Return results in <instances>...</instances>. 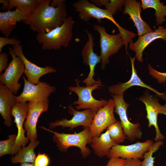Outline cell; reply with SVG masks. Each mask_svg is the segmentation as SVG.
Wrapping results in <instances>:
<instances>
[{
	"instance_id": "obj_1",
	"label": "cell",
	"mask_w": 166,
	"mask_h": 166,
	"mask_svg": "<svg viewBox=\"0 0 166 166\" xmlns=\"http://www.w3.org/2000/svg\"><path fill=\"white\" fill-rule=\"evenodd\" d=\"M51 0H43L33 12L23 21L38 34L47 33L61 26L67 18L65 2L55 8L50 5Z\"/></svg>"
},
{
	"instance_id": "obj_2",
	"label": "cell",
	"mask_w": 166,
	"mask_h": 166,
	"mask_svg": "<svg viewBox=\"0 0 166 166\" xmlns=\"http://www.w3.org/2000/svg\"><path fill=\"white\" fill-rule=\"evenodd\" d=\"M75 24L73 17L70 16L65 19L60 26L47 33L38 34L36 40L42 44L43 50L58 49L61 47H67L73 36V26Z\"/></svg>"
},
{
	"instance_id": "obj_3",
	"label": "cell",
	"mask_w": 166,
	"mask_h": 166,
	"mask_svg": "<svg viewBox=\"0 0 166 166\" xmlns=\"http://www.w3.org/2000/svg\"><path fill=\"white\" fill-rule=\"evenodd\" d=\"M41 128L53 134V140L61 152H66L69 147L75 146L80 148L83 158H86L90 154L91 151L86 147L87 144H90L91 143L89 127H86L82 131L75 134L59 133L44 127Z\"/></svg>"
},
{
	"instance_id": "obj_4",
	"label": "cell",
	"mask_w": 166,
	"mask_h": 166,
	"mask_svg": "<svg viewBox=\"0 0 166 166\" xmlns=\"http://www.w3.org/2000/svg\"><path fill=\"white\" fill-rule=\"evenodd\" d=\"M93 29L100 35L101 68L104 69L106 65L109 63V57L117 53L123 46L125 45L124 42L119 33L114 35L109 34L107 33L103 26L95 24L93 26Z\"/></svg>"
},
{
	"instance_id": "obj_5",
	"label": "cell",
	"mask_w": 166,
	"mask_h": 166,
	"mask_svg": "<svg viewBox=\"0 0 166 166\" xmlns=\"http://www.w3.org/2000/svg\"><path fill=\"white\" fill-rule=\"evenodd\" d=\"M79 84V81H77L76 86L68 88L69 91L75 93L78 97V100L73 104L77 105L76 106L77 109H90L97 112L107 104L108 101L103 99L97 100L94 98L92 94L94 90L102 88L100 86H103V85H96L84 87L80 86Z\"/></svg>"
},
{
	"instance_id": "obj_6",
	"label": "cell",
	"mask_w": 166,
	"mask_h": 166,
	"mask_svg": "<svg viewBox=\"0 0 166 166\" xmlns=\"http://www.w3.org/2000/svg\"><path fill=\"white\" fill-rule=\"evenodd\" d=\"M8 49L10 51L9 53L11 56L12 59L5 72L1 74L0 81L15 95L21 87L18 81L24 72L25 65L20 57L15 56L13 53L12 48L10 47Z\"/></svg>"
},
{
	"instance_id": "obj_7",
	"label": "cell",
	"mask_w": 166,
	"mask_h": 166,
	"mask_svg": "<svg viewBox=\"0 0 166 166\" xmlns=\"http://www.w3.org/2000/svg\"><path fill=\"white\" fill-rule=\"evenodd\" d=\"M24 86L22 93L15 97L17 102L26 103L27 101H47L51 94L56 90L55 87L47 82H40L36 84H32L23 76Z\"/></svg>"
},
{
	"instance_id": "obj_8",
	"label": "cell",
	"mask_w": 166,
	"mask_h": 166,
	"mask_svg": "<svg viewBox=\"0 0 166 166\" xmlns=\"http://www.w3.org/2000/svg\"><path fill=\"white\" fill-rule=\"evenodd\" d=\"M112 97L115 104L114 112L119 117L126 137L131 142L141 138L140 124L131 123L128 119L127 110L129 104L124 101L123 94H113Z\"/></svg>"
},
{
	"instance_id": "obj_9",
	"label": "cell",
	"mask_w": 166,
	"mask_h": 166,
	"mask_svg": "<svg viewBox=\"0 0 166 166\" xmlns=\"http://www.w3.org/2000/svg\"><path fill=\"white\" fill-rule=\"evenodd\" d=\"M68 112L73 117L69 120L66 118L61 120H58L49 124V128L53 129L57 126H61L62 128H69V130L79 126H82L84 128L90 127L94 116L97 111L90 109H86L82 111H78L74 109L70 104L68 107Z\"/></svg>"
},
{
	"instance_id": "obj_10",
	"label": "cell",
	"mask_w": 166,
	"mask_h": 166,
	"mask_svg": "<svg viewBox=\"0 0 166 166\" xmlns=\"http://www.w3.org/2000/svg\"><path fill=\"white\" fill-rule=\"evenodd\" d=\"M115 105L114 100L109 99L107 104L95 113L89 127L91 137H99L105 129L117 121L114 114Z\"/></svg>"
},
{
	"instance_id": "obj_11",
	"label": "cell",
	"mask_w": 166,
	"mask_h": 166,
	"mask_svg": "<svg viewBox=\"0 0 166 166\" xmlns=\"http://www.w3.org/2000/svg\"><path fill=\"white\" fill-rule=\"evenodd\" d=\"M154 141L148 140L144 142H137L129 145L116 144L109 150L106 156L109 159L118 157L124 159H142L144 154L152 147Z\"/></svg>"
},
{
	"instance_id": "obj_12",
	"label": "cell",
	"mask_w": 166,
	"mask_h": 166,
	"mask_svg": "<svg viewBox=\"0 0 166 166\" xmlns=\"http://www.w3.org/2000/svg\"><path fill=\"white\" fill-rule=\"evenodd\" d=\"M76 12L78 13L80 19L88 22L91 18L96 19L101 23V19H107L111 20L116 26L118 24L113 16L107 10L99 8L87 0H78L72 4Z\"/></svg>"
},
{
	"instance_id": "obj_13",
	"label": "cell",
	"mask_w": 166,
	"mask_h": 166,
	"mask_svg": "<svg viewBox=\"0 0 166 166\" xmlns=\"http://www.w3.org/2000/svg\"><path fill=\"white\" fill-rule=\"evenodd\" d=\"M49 101H30L28 103V111L24 127L26 132V137L29 140H37L36 125L41 114L47 111Z\"/></svg>"
},
{
	"instance_id": "obj_14",
	"label": "cell",
	"mask_w": 166,
	"mask_h": 166,
	"mask_svg": "<svg viewBox=\"0 0 166 166\" xmlns=\"http://www.w3.org/2000/svg\"><path fill=\"white\" fill-rule=\"evenodd\" d=\"M88 39L86 42L81 51V56L83 59V63L89 66L90 72L88 77L82 82L86 85V86H89L96 85H102L100 80L96 81L93 79L95 75V68L98 63H101L100 56L94 52V39L92 34L86 30Z\"/></svg>"
},
{
	"instance_id": "obj_15",
	"label": "cell",
	"mask_w": 166,
	"mask_h": 166,
	"mask_svg": "<svg viewBox=\"0 0 166 166\" xmlns=\"http://www.w3.org/2000/svg\"><path fill=\"white\" fill-rule=\"evenodd\" d=\"M28 103L17 102L13 106L11 115L14 118V122L16 124L18 134L13 150V154H16L21 149L25 147L29 140L25 135V130L23 129V123L26 119L28 111Z\"/></svg>"
},
{
	"instance_id": "obj_16",
	"label": "cell",
	"mask_w": 166,
	"mask_h": 166,
	"mask_svg": "<svg viewBox=\"0 0 166 166\" xmlns=\"http://www.w3.org/2000/svg\"><path fill=\"white\" fill-rule=\"evenodd\" d=\"M22 47V45L20 44L13 45L12 51L15 56L20 57L23 61L25 65L24 73L29 82L33 84H38L40 82V79L42 76L56 72V69L51 66L40 67L29 61L23 53Z\"/></svg>"
},
{
	"instance_id": "obj_17",
	"label": "cell",
	"mask_w": 166,
	"mask_h": 166,
	"mask_svg": "<svg viewBox=\"0 0 166 166\" xmlns=\"http://www.w3.org/2000/svg\"><path fill=\"white\" fill-rule=\"evenodd\" d=\"M158 39L166 41V28L164 26H159L158 29L152 32L139 36L135 42L131 40L129 42V49L135 52L136 58L141 62L143 61V53L144 49L151 42Z\"/></svg>"
},
{
	"instance_id": "obj_18",
	"label": "cell",
	"mask_w": 166,
	"mask_h": 166,
	"mask_svg": "<svg viewBox=\"0 0 166 166\" xmlns=\"http://www.w3.org/2000/svg\"><path fill=\"white\" fill-rule=\"evenodd\" d=\"M139 99L145 106L148 127L150 128L153 126L155 128L156 131L155 140L157 141L164 140L165 136L161 133L157 123V117L159 114V108L160 105L158 99L155 96L147 93L139 97Z\"/></svg>"
},
{
	"instance_id": "obj_19",
	"label": "cell",
	"mask_w": 166,
	"mask_h": 166,
	"mask_svg": "<svg viewBox=\"0 0 166 166\" xmlns=\"http://www.w3.org/2000/svg\"><path fill=\"white\" fill-rule=\"evenodd\" d=\"M129 57L132 66V75L130 79L126 82L120 83L109 86L108 87L109 92L113 95L123 94L124 92L129 88L132 86H137L150 89L165 101L166 94L165 93L159 92L142 81L138 75L135 68L134 61L136 59L135 57L132 58L129 55Z\"/></svg>"
},
{
	"instance_id": "obj_20",
	"label": "cell",
	"mask_w": 166,
	"mask_h": 166,
	"mask_svg": "<svg viewBox=\"0 0 166 166\" xmlns=\"http://www.w3.org/2000/svg\"><path fill=\"white\" fill-rule=\"evenodd\" d=\"M124 6L123 14L129 15L130 19L132 20L137 29L139 36L153 31L141 17V2L136 0H126Z\"/></svg>"
},
{
	"instance_id": "obj_21",
	"label": "cell",
	"mask_w": 166,
	"mask_h": 166,
	"mask_svg": "<svg viewBox=\"0 0 166 166\" xmlns=\"http://www.w3.org/2000/svg\"><path fill=\"white\" fill-rule=\"evenodd\" d=\"M28 15L16 8L14 11L0 12V30L5 37L10 35L16 28V23L24 21Z\"/></svg>"
},
{
	"instance_id": "obj_22",
	"label": "cell",
	"mask_w": 166,
	"mask_h": 166,
	"mask_svg": "<svg viewBox=\"0 0 166 166\" xmlns=\"http://www.w3.org/2000/svg\"><path fill=\"white\" fill-rule=\"evenodd\" d=\"M15 97L5 85L0 82V113L4 124L8 127L12 124L11 111L16 102Z\"/></svg>"
},
{
	"instance_id": "obj_23",
	"label": "cell",
	"mask_w": 166,
	"mask_h": 166,
	"mask_svg": "<svg viewBox=\"0 0 166 166\" xmlns=\"http://www.w3.org/2000/svg\"><path fill=\"white\" fill-rule=\"evenodd\" d=\"M116 144L111 139L107 130L99 137H91V146L94 154L100 158L106 156L110 149Z\"/></svg>"
},
{
	"instance_id": "obj_24",
	"label": "cell",
	"mask_w": 166,
	"mask_h": 166,
	"mask_svg": "<svg viewBox=\"0 0 166 166\" xmlns=\"http://www.w3.org/2000/svg\"><path fill=\"white\" fill-rule=\"evenodd\" d=\"M39 143L38 140L30 141L28 146L22 147L14 156L10 158L11 162L14 164L34 163L37 157L34 149Z\"/></svg>"
},
{
	"instance_id": "obj_25",
	"label": "cell",
	"mask_w": 166,
	"mask_h": 166,
	"mask_svg": "<svg viewBox=\"0 0 166 166\" xmlns=\"http://www.w3.org/2000/svg\"><path fill=\"white\" fill-rule=\"evenodd\" d=\"M141 7L143 10L152 8L155 10L156 25H161L166 20V5H164L159 0H141Z\"/></svg>"
},
{
	"instance_id": "obj_26",
	"label": "cell",
	"mask_w": 166,
	"mask_h": 166,
	"mask_svg": "<svg viewBox=\"0 0 166 166\" xmlns=\"http://www.w3.org/2000/svg\"><path fill=\"white\" fill-rule=\"evenodd\" d=\"M10 5L8 10L15 7L26 14L29 15L43 0H9Z\"/></svg>"
},
{
	"instance_id": "obj_27",
	"label": "cell",
	"mask_w": 166,
	"mask_h": 166,
	"mask_svg": "<svg viewBox=\"0 0 166 166\" xmlns=\"http://www.w3.org/2000/svg\"><path fill=\"white\" fill-rule=\"evenodd\" d=\"M110 137L117 144L123 142L126 139L122 124L119 121L109 125L107 128Z\"/></svg>"
},
{
	"instance_id": "obj_28",
	"label": "cell",
	"mask_w": 166,
	"mask_h": 166,
	"mask_svg": "<svg viewBox=\"0 0 166 166\" xmlns=\"http://www.w3.org/2000/svg\"><path fill=\"white\" fill-rule=\"evenodd\" d=\"M17 135L12 134L8 136V139L0 141V157L7 155H14L13 150L15 144Z\"/></svg>"
},
{
	"instance_id": "obj_29",
	"label": "cell",
	"mask_w": 166,
	"mask_h": 166,
	"mask_svg": "<svg viewBox=\"0 0 166 166\" xmlns=\"http://www.w3.org/2000/svg\"><path fill=\"white\" fill-rule=\"evenodd\" d=\"M163 144L162 140L154 142L149 150L144 155L143 160L141 162V166H153L155 157H153V153L157 151Z\"/></svg>"
},
{
	"instance_id": "obj_30",
	"label": "cell",
	"mask_w": 166,
	"mask_h": 166,
	"mask_svg": "<svg viewBox=\"0 0 166 166\" xmlns=\"http://www.w3.org/2000/svg\"><path fill=\"white\" fill-rule=\"evenodd\" d=\"M125 1L124 0H111L110 2L105 6V9L113 16L117 11L121 10L124 5Z\"/></svg>"
},
{
	"instance_id": "obj_31",
	"label": "cell",
	"mask_w": 166,
	"mask_h": 166,
	"mask_svg": "<svg viewBox=\"0 0 166 166\" xmlns=\"http://www.w3.org/2000/svg\"><path fill=\"white\" fill-rule=\"evenodd\" d=\"M150 74L156 79L159 83H164L166 81V73L159 72L153 68L150 65H148Z\"/></svg>"
},
{
	"instance_id": "obj_32",
	"label": "cell",
	"mask_w": 166,
	"mask_h": 166,
	"mask_svg": "<svg viewBox=\"0 0 166 166\" xmlns=\"http://www.w3.org/2000/svg\"><path fill=\"white\" fill-rule=\"evenodd\" d=\"M21 42L14 37L9 38L7 37H0V53L2 52V49L4 46L7 44L13 45H20Z\"/></svg>"
},
{
	"instance_id": "obj_33",
	"label": "cell",
	"mask_w": 166,
	"mask_h": 166,
	"mask_svg": "<svg viewBox=\"0 0 166 166\" xmlns=\"http://www.w3.org/2000/svg\"><path fill=\"white\" fill-rule=\"evenodd\" d=\"M49 159L45 154L39 153L37 156L34 162V166H48Z\"/></svg>"
},
{
	"instance_id": "obj_34",
	"label": "cell",
	"mask_w": 166,
	"mask_h": 166,
	"mask_svg": "<svg viewBox=\"0 0 166 166\" xmlns=\"http://www.w3.org/2000/svg\"><path fill=\"white\" fill-rule=\"evenodd\" d=\"M126 159L118 157L109 158L106 166H124Z\"/></svg>"
},
{
	"instance_id": "obj_35",
	"label": "cell",
	"mask_w": 166,
	"mask_h": 166,
	"mask_svg": "<svg viewBox=\"0 0 166 166\" xmlns=\"http://www.w3.org/2000/svg\"><path fill=\"white\" fill-rule=\"evenodd\" d=\"M8 58L6 53H0V73L4 69H6L8 65Z\"/></svg>"
},
{
	"instance_id": "obj_36",
	"label": "cell",
	"mask_w": 166,
	"mask_h": 166,
	"mask_svg": "<svg viewBox=\"0 0 166 166\" xmlns=\"http://www.w3.org/2000/svg\"><path fill=\"white\" fill-rule=\"evenodd\" d=\"M141 161L139 159H126L124 166H141Z\"/></svg>"
},
{
	"instance_id": "obj_37",
	"label": "cell",
	"mask_w": 166,
	"mask_h": 166,
	"mask_svg": "<svg viewBox=\"0 0 166 166\" xmlns=\"http://www.w3.org/2000/svg\"><path fill=\"white\" fill-rule=\"evenodd\" d=\"M90 1L92 3L99 8L103 6H105L110 2L109 0H91Z\"/></svg>"
},
{
	"instance_id": "obj_38",
	"label": "cell",
	"mask_w": 166,
	"mask_h": 166,
	"mask_svg": "<svg viewBox=\"0 0 166 166\" xmlns=\"http://www.w3.org/2000/svg\"><path fill=\"white\" fill-rule=\"evenodd\" d=\"M0 3L2 4V6L0 8L3 10H8L10 2L9 0H0Z\"/></svg>"
},
{
	"instance_id": "obj_39",
	"label": "cell",
	"mask_w": 166,
	"mask_h": 166,
	"mask_svg": "<svg viewBox=\"0 0 166 166\" xmlns=\"http://www.w3.org/2000/svg\"><path fill=\"white\" fill-rule=\"evenodd\" d=\"M65 1L64 0H53L51 3L50 5L52 7L56 8L62 4Z\"/></svg>"
},
{
	"instance_id": "obj_40",
	"label": "cell",
	"mask_w": 166,
	"mask_h": 166,
	"mask_svg": "<svg viewBox=\"0 0 166 166\" xmlns=\"http://www.w3.org/2000/svg\"><path fill=\"white\" fill-rule=\"evenodd\" d=\"M165 103L164 105H160L159 110V114H163L166 116V100Z\"/></svg>"
},
{
	"instance_id": "obj_41",
	"label": "cell",
	"mask_w": 166,
	"mask_h": 166,
	"mask_svg": "<svg viewBox=\"0 0 166 166\" xmlns=\"http://www.w3.org/2000/svg\"><path fill=\"white\" fill-rule=\"evenodd\" d=\"M20 166H34V163L29 164L28 163H21Z\"/></svg>"
}]
</instances>
